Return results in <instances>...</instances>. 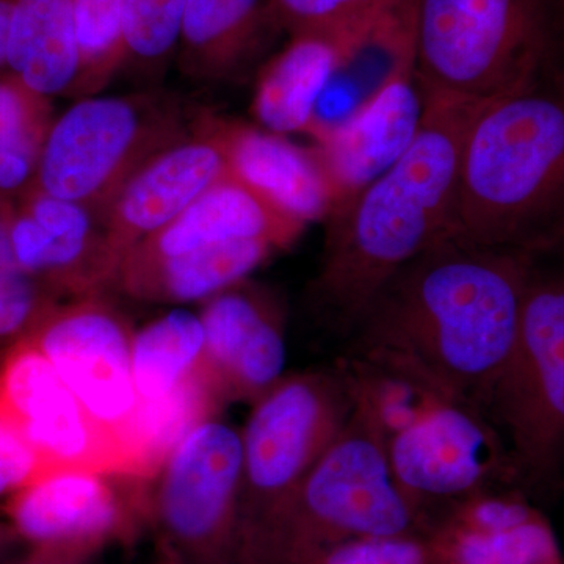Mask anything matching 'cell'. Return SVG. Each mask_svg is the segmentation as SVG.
<instances>
[{
    "label": "cell",
    "instance_id": "cell-1",
    "mask_svg": "<svg viewBox=\"0 0 564 564\" xmlns=\"http://www.w3.org/2000/svg\"><path fill=\"white\" fill-rule=\"evenodd\" d=\"M536 252L452 231L403 265L348 339V361L408 378L444 403L485 414L513 350Z\"/></svg>",
    "mask_w": 564,
    "mask_h": 564
},
{
    "label": "cell",
    "instance_id": "cell-2",
    "mask_svg": "<svg viewBox=\"0 0 564 564\" xmlns=\"http://www.w3.org/2000/svg\"><path fill=\"white\" fill-rule=\"evenodd\" d=\"M478 106L426 93L406 154L329 215L310 288L326 328L347 339L393 274L454 231L463 141Z\"/></svg>",
    "mask_w": 564,
    "mask_h": 564
},
{
    "label": "cell",
    "instance_id": "cell-3",
    "mask_svg": "<svg viewBox=\"0 0 564 564\" xmlns=\"http://www.w3.org/2000/svg\"><path fill=\"white\" fill-rule=\"evenodd\" d=\"M454 232L481 247L564 243V61L480 104L464 135Z\"/></svg>",
    "mask_w": 564,
    "mask_h": 564
},
{
    "label": "cell",
    "instance_id": "cell-4",
    "mask_svg": "<svg viewBox=\"0 0 564 564\" xmlns=\"http://www.w3.org/2000/svg\"><path fill=\"white\" fill-rule=\"evenodd\" d=\"M388 443L380 423L356 400L343 433L243 564H314L348 541L421 536V514L395 484Z\"/></svg>",
    "mask_w": 564,
    "mask_h": 564
},
{
    "label": "cell",
    "instance_id": "cell-5",
    "mask_svg": "<svg viewBox=\"0 0 564 564\" xmlns=\"http://www.w3.org/2000/svg\"><path fill=\"white\" fill-rule=\"evenodd\" d=\"M413 35L426 93L484 104L558 63L564 0H414Z\"/></svg>",
    "mask_w": 564,
    "mask_h": 564
},
{
    "label": "cell",
    "instance_id": "cell-6",
    "mask_svg": "<svg viewBox=\"0 0 564 564\" xmlns=\"http://www.w3.org/2000/svg\"><path fill=\"white\" fill-rule=\"evenodd\" d=\"M485 413L500 426L511 477L552 491L564 477V261L536 252L513 350Z\"/></svg>",
    "mask_w": 564,
    "mask_h": 564
},
{
    "label": "cell",
    "instance_id": "cell-7",
    "mask_svg": "<svg viewBox=\"0 0 564 564\" xmlns=\"http://www.w3.org/2000/svg\"><path fill=\"white\" fill-rule=\"evenodd\" d=\"M345 367L288 375L252 404L242 437L240 564L343 433L355 410Z\"/></svg>",
    "mask_w": 564,
    "mask_h": 564
},
{
    "label": "cell",
    "instance_id": "cell-8",
    "mask_svg": "<svg viewBox=\"0 0 564 564\" xmlns=\"http://www.w3.org/2000/svg\"><path fill=\"white\" fill-rule=\"evenodd\" d=\"M180 107L154 93L88 96L52 122L35 184L99 220L132 174L187 139Z\"/></svg>",
    "mask_w": 564,
    "mask_h": 564
},
{
    "label": "cell",
    "instance_id": "cell-9",
    "mask_svg": "<svg viewBox=\"0 0 564 564\" xmlns=\"http://www.w3.org/2000/svg\"><path fill=\"white\" fill-rule=\"evenodd\" d=\"M133 332L104 295L90 296L55 307L25 343L54 366L132 474L151 480L162 462L133 377Z\"/></svg>",
    "mask_w": 564,
    "mask_h": 564
},
{
    "label": "cell",
    "instance_id": "cell-10",
    "mask_svg": "<svg viewBox=\"0 0 564 564\" xmlns=\"http://www.w3.org/2000/svg\"><path fill=\"white\" fill-rule=\"evenodd\" d=\"M242 437L218 415L193 425L151 480L150 522L185 564H240Z\"/></svg>",
    "mask_w": 564,
    "mask_h": 564
},
{
    "label": "cell",
    "instance_id": "cell-11",
    "mask_svg": "<svg viewBox=\"0 0 564 564\" xmlns=\"http://www.w3.org/2000/svg\"><path fill=\"white\" fill-rule=\"evenodd\" d=\"M151 480L106 470H52L7 497L3 510L29 549L95 558L107 545L129 543L150 522Z\"/></svg>",
    "mask_w": 564,
    "mask_h": 564
},
{
    "label": "cell",
    "instance_id": "cell-12",
    "mask_svg": "<svg viewBox=\"0 0 564 564\" xmlns=\"http://www.w3.org/2000/svg\"><path fill=\"white\" fill-rule=\"evenodd\" d=\"M0 414L35 454L36 477L63 469L133 475L117 445L32 344L22 343L0 359Z\"/></svg>",
    "mask_w": 564,
    "mask_h": 564
},
{
    "label": "cell",
    "instance_id": "cell-13",
    "mask_svg": "<svg viewBox=\"0 0 564 564\" xmlns=\"http://www.w3.org/2000/svg\"><path fill=\"white\" fill-rule=\"evenodd\" d=\"M11 239L22 269L58 302L117 288L121 254L102 221L80 204L33 184L14 202Z\"/></svg>",
    "mask_w": 564,
    "mask_h": 564
},
{
    "label": "cell",
    "instance_id": "cell-14",
    "mask_svg": "<svg viewBox=\"0 0 564 564\" xmlns=\"http://www.w3.org/2000/svg\"><path fill=\"white\" fill-rule=\"evenodd\" d=\"M388 451L395 484L417 511L425 502H462L480 492L500 467L510 473L484 414L458 404H436L389 437Z\"/></svg>",
    "mask_w": 564,
    "mask_h": 564
},
{
    "label": "cell",
    "instance_id": "cell-15",
    "mask_svg": "<svg viewBox=\"0 0 564 564\" xmlns=\"http://www.w3.org/2000/svg\"><path fill=\"white\" fill-rule=\"evenodd\" d=\"M133 377L161 462L188 430L223 406L204 372L199 314L172 311L133 332Z\"/></svg>",
    "mask_w": 564,
    "mask_h": 564
},
{
    "label": "cell",
    "instance_id": "cell-16",
    "mask_svg": "<svg viewBox=\"0 0 564 564\" xmlns=\"http://www.w3.org/2000/svg\"><path fill=\"white\" fill-rule=\"evenodd\" d=\"M204 372L221 404L254 403L284 378V315L248 280L203 303Z\"/></svg>",
    "mask_w": 564,
    "mask_h": 564
},
{
    "label": "cell",
    "instance_id": "cell-17",
    "mask_svg": "<svg viewBox=\"0 0 564 564\" xmlns=\"http://www.w3.org/2000/svg\"><path fill=\"white\" fill-rule=\"evenodd\" d=\"M228 174L220 144L196 126L193 135L141 165L111 203L104 226L115 250L124 259Z\"/></svg>",
    "mask_w": 564,
    "mask_h": 564
},
{
    "label": "cell",
    "instance_id": "cell-18",
    "mask_svg": "<svg viewBox=\"0 0 564 564\" xmlns=\"http://www.w3.org/2000/svg\"><path fill=\"white\" fill-rule=\"evenodd\" d=\"M425 107V88L410 68L350 121L314 141L332 182L334 209L350 202L406 154L421 129Z\"/></svg>",
    "mask_w": 564,
    "mask_h": 564
},
{
    "label": "cell",
    "instance_id": "cell-19",
    "mask_svg": "<svg viewBox=\"0 0 564 564\" xmlns=\"http://www.w3.org/2000/svg\"><path fill=\"white\" fill-rule=\"evenodd\" d=\"M220 144L229 173L293 220H328L334 209L332 182L315 148L245 122L203 117L196 122Z\"/></svg>",
    "mask_w": 564,
    "mask_h": 564
},
{
    "label": "cell",
    "instance_id": "cell-20",
    "mask_svg": "<svg viewBox=\"0 0 564 564\" xmlns=\"http://www.w3.org/2000/svg\"><path fill=\"white\" fill-rule=\"evenodd\" d=\"M413 2L402 0L336 39V63L315 106L310 133L322 140L414 68Z\"/></svg>",
    "mask_w": 564,
    "mask_h": 564
},
{
    "label": "cell",
    "instance_id": "cell-21",
    "mask_svg": "<svg viewBox=\"0 0 564 564\" xmlns=\"http://www.w3.org/2000/svg\"><path fill=\"white\" fill-rule=\"evenodd\" d=\"M304 228L306 225L293 220L229 173L176 220L132 248L124 259L154 261L237 240H261L285 250Z\"/></svg>",
    "mask_w": 564,
    "mask_h": 564
},
{
    "label": "cell",
    "instance_id": "cell-22",
    "mask_svg": "<svg viewBox=\"0 0 564 564\" xmlns=\"http://www.w3.org/2000/svg\"><path fill=\"white\" fill-rule=\"evenodd\" d=\"M274 251L261 240H237L154 261L124 259L117 288L144 303H206L247 280Z\"/></svg>",
    "mask_w": 564,
    "mask_h": 564
},
{
    "label": "cell",
    "instance_id": "cell-23",
    "mask_svg": "<svg viewBox=\"0 0 564 564\" xmlns=\"http://www.w3.org/2000/svg\"><path fill=\"white\" fill-rule=\"evenodd\" d=\"M6 70L46 98L74 95L80 54L73 0H14Z\"/></svg>",
    "mask_w": 564,
    "mask_h": 564
},
{
    "label": "cell",
    "instance_id": "cell-24",
    "mask_svg": "<svg viewBox=\"0 0 564 564\" xmlns=\"http://www.w3.org/2000/svg\"><path fill=\"white\" fill-rule=\"evenodd\" d=\"M274 22L272 0H187L180 65L193 79H225L256 51Z\"/></svg>",
    "mask_w": 564,
    "mask_h": 564
},
{
    "label": "cell",
    "instance_id": "cell-25",
    "mask_svg": "<svg viewBox=\"0 0 564 564\" xmlns=\"http://www.w3.org/2000/svg\"><path fill=\"white\" fill-rule=\"evenodd\" d=\"M336 41L317 35L292 36L267 63L256 85L251 111L265 131L310 133L315 106L336 63Z\"/></svg>",
    "mask_w": 564,
    "mask_h": 564
},
{
    "label": "cell",
    "instance_id": "cell-26",
    "mask_svg": "<svg viewBox=\"0 0 564 564\" xmlns=\"http://www.w3.org/2000/svg\"><path fill=\"white\" fill-rule=\"evenodd\" d=\"M54 122L51 99L10 73H0V196L17 202L39 173Z\"/></svg>",
    "mask_w": 564,
    "mask_h": 564
},
{
    "label": "cell",
    "instance_id": "cell-27",
    "mask_svg": "<svg viewBox=\"0 0 564 564\" xmlns=\"http://www.w3.org/2000/svg\"><path fill=\"white\" fill-rule=\"evenodd\" d=\"M426 543L433 564H540L560 554L554 533L540 513L492 530L443 522Z\"/></svg>",
    "mask_w": 564,
    "mask_h": 564
},
{
    "label": "cell",
    "instance_id": "cell-28",
    "mask_svg": "<svg viewBox=\"0 0 564 564\" xmlns=\"http://www.w3.org/2000/svg\"><path fill=\"white\" fill-rule=\"evenodd\" d=\"M13 212L14 202L0 196V359L31 339L62 304L18 261L11 239Z\"/></svg>",
    "mask_w": 564,
    "mask_h": 564
},
{
    "label": "cell",
    "instance_id": "cell-29",
    "mask_svg": "<svg viewBox=\"0 0 564 564\" xmlns=\"http://www.w3.org/2000/svg\"><path fill=\"white\" fill-rule=\"evenodd\" d=\"M80 74L74 96L102 90L126 62V0H73Z\"/></svg>",
    "mask_w": 564,
    "mask_h": 564
},
{
    "label": "cell",
    "instance_id": "cell-30",
    "mask_svg": "<svg viewBox=\"0 0 564 564\" xmlns=\"http://www.w3.org/2000/svg\"><path fill=\"white\" fill-rule=\"evenodd\" d=\"M187 0H126V62L161 68L180 47Z\"/></svg>",
    "mask_w": 564,
    "mask_h": 564
},
{
    "label": "cell",
    "instance_id": "cell-31",
    "mask_svg": "<svg viewBox=\"0 0 564 564\" xmlns=\"http://www.w3.org/2000/svg\"><path fill=\"white\" fill-rule=\"evenodd\" d=\"M402 0H272L274 22L291 36L336 40Z\"/></svg>",
    "mask_w": 564,
    "mask_h": 564
},
{
    "label": "cell",
    "instance_id": "cell-32",
    "mask_svg": "<svg viewBox=\"0 0 564 564\" xmlns=\"http://www.w3.org/2000/svg\"><path fill=\"white\" fill-rule=\"evenodd\" d=\"M314 564H433L426 538H362L333 549Z\"/></svg>",
    "mask_w": 564,
    "mask_h": 564
},
{
    "label": "cell",
    "instance_id": "cell-33",
    "mask_svg": "<svg viewBox=\"0 0 564 564\" xmlns=\"http://www.w3.org/2000/svg\"><path fill=\"white\" fill-rule=\"evenodd\" d=\"M39 475V462L20 433L0 414V499Z\"/></svg>",
    "mask_w": 564,
    "mask_h": 564
},
{
    "label": "cell",
    "instance_id": "cell-34",
    "mask_svg": "<svg viewBox=\"0 0 564 564\" xmlns=\"http://www.w3.org/2000/svg\"><path fill=\"white\" fill-rule=\"evenodd\" d=\"M91 560L52 549H28L24 555L11 564H91Z\"/></svg>",
    "mask_w": 564,
    "mask_h": 564
},
{
    "label": "cell",
    "instance_id": "cell-35",
    "mask_svg": "<svg viewBox=\"0 0 564 564\" xmlns=\"http://www.w3.org/2000/svg\"><path fill=\"white\" fill-rule=\"evenodd\" d=\"M28 544L22 540L9 521H0V564H11L28 552Z\"/></svg>",
    "mask_w": 564,
    "mask_h": 564
},
{
    "label": "cell",
    "instance_id": "cell-36",
    "mask_svg": "<svg viewBox=\"0 0 564 564\" xmlns=\"http://www.w3.org/2000/svg\"><path fill=\"white\" fill-rule=\"evenodd\" d=\"M14 0H0V69L6 68Z\"/></svg>",
    "mask_w": 564,
    "mask_h": 564
},
{
    "label": "cell",
    "instance_id": "cell-37",
    "mask_svg": "<svg viewBox=\"0 0 564 564\" xmlns=\"http://www.w3.org/2000/svg\"><path fill=\"white\" fill-rule=\"evenodd\" d=\"M154 564H185L180 552L162 536L155 538Z\"/></svg>",
    "mask_w": 564,
    "mask_h": 564
},
{
    "label": "cell",
    "instance_id": "cell-38",
    "mask_svg": "<svg viewBox=\"0 0 564 564\" xmlns=\"http://www.w3.org/2000/svg\"><path fill=\"white\" fill-rule=\"evenodd\" d=\"M540 564H564V563L562 560V555L558 554V555L552 556V558L545 560V562L540 563Z\"/></svg>",
    "mask_w": 564,
    "mask_h": 564
},
{
    "label": "cell",
    "instance_id": "cell-39",
    "mask_svg": "<svg viewBox=\"0 0 564 564\" xmlns=\"http://www.w3.org/2000/svg\"><path fill=\"white\" fill-rule=\"evenodd\" d=\"M562 55H563V61H564V46H563V52H562Z\"/></svg>",
    "mask_w": 564,
    "mask_h": 564
}]
</instances>
